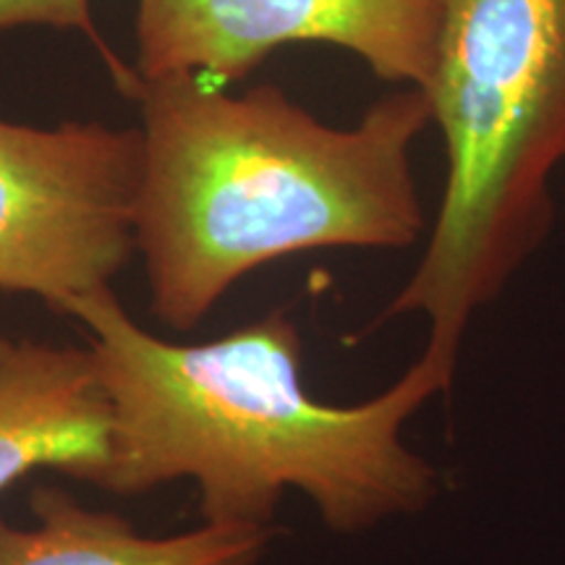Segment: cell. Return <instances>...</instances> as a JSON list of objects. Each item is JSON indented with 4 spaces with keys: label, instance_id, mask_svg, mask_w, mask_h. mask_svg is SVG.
<instances>
[{
    "label": "cell",
    "instance_id": "cell-5",
    "mask_svg": "<svg viewBox=\"0 0 565 565\" xmlns=\"http://www.w3.org/2000/svg\"><path fill=\"white\" fill-rule=\"evenodd\" d=\"M450 0H137V74L228 87L278 47H343L374 76L427 89Z\"/></svg>",
    "mask_w": 565,
    "mask_h": 565
},
{
    "label": "cell",
    "instance_id": "cell-6",
    "mask_svg": "<svg viewBox=\"0 0 565 565\" xmlns=\"http://www.w3.org/2000/svg\"><path fill=\"white\" fill-rule=\"evenodd\" d=\"M108 433L89 349L0 338V492L42 469L84 484L108 454Z\"/></svg>",
    "mask_w": 565,
    "mask_h": 565
},
{
    "label": "cell",
    "instance_id": "cell-8",
    "mask_svg": "<svg viewBox=\"0 0 565 565\" xmlns=\"http://www.w3.org/2000/svg\"><path fill=\"white\" fill-rule=\"evenodd\" d=\"M17 26H51V30L82 32L95 51L103 55L116 87L131 100L139 84V74L134 66L118 58L108 42L97 32L92 21V0H0V32L17 30Z\"/></svg>",
    "mask_w": 565,
    "mask_h": 565
},
{
    "label": "cell",
    "instance_id": "cell-7",
    "mask_svg": "<svg viewBox=\"0 0 565 565\" xmlns=\"http://www.w3.org/2000/svg\"><path fill=\"white\" fill-rule=\"evenodd\" d=\"M32 526L0 513V565H257L273 526L202 524L171 536L139 534L116 511L84 505L61 484H38Z\"/></svg>",
    "mask_w": 565,
    "mask_h": 565
},
{
    "label": "cell",
    "instance_id": "cell-4",
    "mask_svg": "<svg viewBox=\"0 0 565 565\" xmlns=\"http://www.w3.org/2000/svg\"><path fill=\"white\" fill-rule=\"evenodd\" d=\"M141 131L0 118V291L58 309L110 288L137 254Z\"/></svg>",
    "mask_w": 565,
    "mask_h": 565
},
{
    "label": "cell",
    "instance_id": "cell-1",
    "mask_svg": "<svg viewBox=\"0 0 565 565\" xmlns=\"http://www.w3.org/2000/svg\"><path fill=\"white\" fill-rule=\"evenodd\" d=\"M55 312L87 330L110 404L108 454L89 487L134 498L189 479L204 524L273 526L286 490L312 500L335 534L414 515L440 492L406 424L450 383L419 356L362 404H324L303 387V345L286 312L207 343L141 330L110 288Z\"/></svg>",
    "mask_w": 565,
    "mask_h": 565
},
{
    "label": "cell",
    "instance_id": "cell-2",
    "mask_svg": "<svg viewBox=\"0 0 565 565\" xmlns=\"http://www.w3.org/2000/svg\"><path fill=\"white\" fill-rule=\"evenodd\" d=\"M134 215L152 315L189 333L244 275L317 249H404L427 228L412 147L427 92L374 103L351 129L273 84L231 95L194 74L141 79Z\"/></svg>",
    "mask_w": 565,
    "mask_h": 565
},
{
    "label": "cell",
    "instance_id": "cell-3",
    "mask_svg": "<svg viewBox=\"0 0 565 565\" xmlns=\"http://www.w3.org/2000/svg\"><path fill=\"white\" fill-rule=\"evenodd\" d=\"M448 179L429 242L385 317L422 315L454 385L471 317L545 242L565 162V0H450L427 84Z\"/></svg>",
    "mask_w": 565,
    "mask_h": 565
}]
</instances>
